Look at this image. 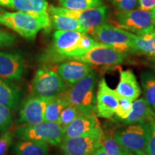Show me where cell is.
I'll list each match as a JSON object with an SVG mask.
<instances>
[{"mask_svg": "<svg viewBox=\"0 0 155 155\" xmlns=\"http://www.w3.org/2000/svg\"><path fill=\"white\" fill-rule=\"evenodd\" d=\"M100 43L86 32L57 30L53 34V45L47 57L53 61L64 58L74 59Z\"/></svg>", "mask_w": 155, "mask_h": 155, "instance_id": "6da1fadb", "label": "cell"}, {"mask_svg": "<svg viewBox=\"0 0 155 155\" xmlns=\"http://www.w3.org/2000/svg\"><path fill=\"white\" fill-rule=\"evenodd\" d=\"M0 25L12 29L23 38L33 39L42 29H50L51 22L50 18H44L25 12L5 11L0 16Z\"/></svg>", "mask_w": 155, "mask_h": 155, "instance_id": "7a4b0ae2", "label": "cell"}, {"mask_svg": "<svg viewBox=\"0 0 155 155\" xmlns=\"http://www.w3.org/2000/svg\"><path fill=\"white\" fill-rule=\"evenodd\" d=\"M97 75L91 71L65 93H61L69 104L74 106L80 114H94L95 105V88Z\"/></svg>", "mask_w": 155, "mask_h": 155, "instance_id": "3957f363", "label": "cell"}, {"mask_svg": "<svg viewBox=\"0 0 155 155\" xmlns=\"http://www.w3.org/2000/svg\"><path fill=\"white\" fill-rule=\"evenodd\" d=\"M64 129L59 124L43 121L36 124H22L15 129L13 134L21 140L42 141L58 145L63 141Z\"/></svg>", "mask_w": 155, "mask_h": 155, "instance_id": "277c9868", "label": "cell"}, {"mask_svg": "<svg viewBox=\"0 0 155 155\" xmlns=\"http://www.w3.org/2000/svg\"><path fill=\"white\" fill-rule=\"evenodd\" d=\"M150 122L130 124L113 134L117 142L131 153L144 151L150 135Z\"/></svg>", "mask_w": 155, "mask_h": 155, "instance_id": "5b68a950", "label": "cell"}, {"mask_svg": "<svg viewBox=\"0 0 155 155\" xmlns=\"http://www.w3.org/2000/svg\"><path fill=\"white\" fill-rule=\"evenodd\" d=\"M91 35L95 40L101 43L108 45L118 51L133 53L132 32L113 25L103 24L94 29Z\"/></svg>", "mask_w": 155, "mask_h": 155, "instance_id": "8992f818", "label": "cell"}, {"mask_svg": "<svg viewBox=\"0 0 155 155\" xmlns=\"http://www.w3.org/2000/svg\"><path fill=\"white\" fill-rule=\"evenodd\" d=\"M66 85L58 72L47 68H39L31 83L32 96L52 97L65 90Z\"/></svg>", "mask_w": 155, "mask_h": 155, "instance_id": "52a82bcc", "label": "cell"}, {"mask_svg": "<svg viewBox=\"0 0 155 155\" xmlns=\"http://www.w3.org/2000/svg\"><path fill=\"white\" fill-rule=\"evenodd\" d=\"M119 28L136 35H144L155 32V24L150 12L133 9L119 12L116 14Z\"/></svg>", "mask_w": 155, "mask_h": 155, "instance_id": "ba28073f", "label": "cell"}, {"mask_svg": "<svg viewBox=\"0 0 155 155\" xmlns=\"http://www.w3.org/2000/svg\"><path fill=\"white\" fill-rule=\"evenodd\" d=\"M103 134L101 129L75 138L63 139L60 147L67 155H94L101 146Z\"/></svg>", "mask_w": 155, "mask_h": 155, "instance_id": "9c48e42d", "label": "cell"}, {"mask_svg": "<svg viewBox=\"0 0 155 155\" xmlns=\"http://www.w3.org/2000/svg\"><path fill=\"white\" fill-rule=\"evenodd\" d=\"M127 54L118 51L108 45L100 43L83 55L74 58L89 65L111 66L123 63Z\"/></svg>", "mask_w": 155, "mask_h": 155, "instance_id": "30bf717a", "label": "cell"}, {"mask_svg": "<svg viewBox=\"0 0 155 155\" xmlns=\"http://www.w3.org/2000/svg\"><path fill=\"white\" fill-rule=\"evenodd\" d=\"M118 104L119 95L108 86L105 79H101L97 91L94 111L100 117L111 119L115 114Z\"/></svg>", "mask_w": 155, "mask_h": 155, "instance_id": "8fae6325", "label": "cell"}, {"mask_svg": "<svg viewBox=\"0 0 155 155\" xmlns=\"http://www.w3.org/2000/svg\"><path fill=\"white\" fill-rule=\"evenodd\" d=\"M56 9L60 12L76 19L82 26L88 30L90 34L97 27L104 24L108 12V7L104 5L83 11L70 10L60 7H56Z\"/></svg>", "mask_w": 155, "mask_h": 155, "instance_id": "7c38bea8", "label": "cell"}, {"mask_svg": "<svg viewBox=\"0 0 155 155\" xmlns=\"http://www.w3.org/2000/svg\"><path fill=\"white\" fill-rule=\"evenodd\" d=\"M25 72V60L20 54L0 52V78L7 81H19Z\"/></svg>", "mask_w": 155, "mask_h": 155, "instance_id": "4fadbf2b", "label": "cell"}, {"mask_svg": "<svg viewBox=\"0 0 155 155\" xmlns=\"http://www.w3.org/2000/svg\"><path fill=\"white\" fill-rule=\"evenodd\" d=\"M49 97L32 96L22 104L19 111V124H36L44 121V114Z\"/></svg>", "mask_w": 155, "mask_h": 155, "instance_id": "5bb4252c", "label": "cell"}, {"mask_svg": "<svg viewBox=\"0 0 155 155\" xmlns=\"http://www.w3.org/2000/svg\"><path fill=\"white\" fill-rule=\"evenodd\" d=\"M64 129L63 139H70L101 130V128L94 114H79L77 117Z\"/></svg>", "mask_w": 155, "mask_h": 155, "instance_id": "9a60e30c", "label": "cell"}, {"mask_svg": "<svg viewBox=\"0 0 155 155\" xmlns=\"http://www.w3.org/2000/svg\"><path fill=\"white\" fill-rule=\"evenodd\" d=\"M93 71L90 65L80 61L65 62L58 65L57 72L66 86L71 87Z\"/></svg>", "mask_w": 155, "mask_h": 155, "instance_id": "2e32d148", "label": "cell"}, {"mask_svg": "<svg viewBox=\"0 0 155 155\" xmlns=\"http://www.w3.org/2000/svg\"><path fill=\"white\" fill-rule=\"evenodd\" d=\"M119 82L115 89L119 96L134 101L141 95V91L134 73L131 70L120 71Z\"/></svg>", "mask_w": 155, "mask_h": 155, "instance_id": "e0dca14e", "label": "cell"}, {"mask_svg": "<svg viewBox=\"0 0 155 155\" xmlns=\"http://www.w3.org/2000/svg\"><path fill=\"white\" fill-rule=\"evenodd\" d=\"M48 14L50 15L51 25H53L55 30L77 31V32L88 33V30L82 26L76 19L60 12L56 9V7L50 6V7H48Z\"/></svg>", "mask_w": 155, "mask_h": 155, "instance_id": "ac0fdd59", "label": "cell"}, {"mask_svg": "<svg viewBox=\"0 0 155 155\" xmlns=\"http://www.w3.org/2000/svg\"><path fill=\"white\" fill-rule=\"evenodd\" d=\"M154 114L152 108L149 105L144 98H137L132 101L131 112L125 119L124 123L130 125L152 121Z\"/></svg>", "mask_w": 155, "mask_h": 155, "instance_id": "d6986e66", "label": "cell"}, {"mask_svg": "<svg viewBox=\"0 0 155 155\" xmlns=\"http://www.w3.org/2000/svg\"><path fill=\"white\" fill-rule=\"evenodd\" d=\"M20 97L19 89L15 84L0 78V104L15 109L19 105Z\"/></svg>", "mask_w": 155, "mask_h": 155, "instance_id": "ffe728a7", "label": "cell"}, {"mask_svg": "<svg viewBox=\"0 0 155 155\" xmlns=\"http://www.w3.org/2000/svg\"><path fill=\"white\" fill-rule=\"evenodd\" d=\"M15 9L44 18H50L46 0H13Z\"/></svg>", "mask_w": 155, "mask_h": 155, "instance_id": "44dd1931", "label": "cell"}, {"mask_svg": "<svg viewBox=\"0 0 155 155\" xmlns=\"http://www.w3.org/2000/svg\"><path fill=\"white\" fill-rule=\"evenodd\" d=\"M132 50L133 53L155 57V32L144 35L134 34Z\"/></svg>", "mask_w": 155, "mask_h": 155, "instance_id": "7402d4cb", "label": "cell"}, {"mask_svg": "<svg viewBox=\"0 0 155 155\" xmlns=\"http://www.w3.org/2000/svg\"><path fill=\"white\" fill-rule=\"evenodd\" d=\"M15 155H48L47 143L32 140H21L15 144Z\"/></svg>", "mask_w": 155, "mask_h": 155, "instance_id": "603a6c76", "label": "cell"}, {"mask_svg": "<svg viewBox=\"0 0 155 155\" xmlns=\"http://www.w3.org/2000/svg\"><path fill=\"white\" fill-rule=\"evenodd\" d=\"M68 105L69 104L61 94L49 97L45 110L44 121L58 124L62 110Z\"/></svg>", "mask_w": 155, "mask_h": 155, "instance_id": "cb8c5ba5", "label": "cell"}, {"mask_svg": "<svg viewBox=\"0 0 155 155\" xmlns=\"http://www.w3.org/2000/svg\"><path fill=\"white\" fill-rule=\"evenodd\" d=\"M141 84L144 98L155 110V71H144L141 73Z\"/></svg>", "mask_w": 155, "mask_h": 155, "instance_id": "d4e9b609", "label": "cell"}, {"mask_svg": "<svg viewBox=\"0 0 155 155\" xmlns=\"http://www.w3.org/2000/svg\"><path fill=\"white\" fill-rule=\"evenodd\" d=\"M62 7L73 11L96 8L104 5V0H59Z\"/></svg>", "mask_w": 155, "mask_h": 155, "instance_id": "484cf974", "label": "cell"}, {"mask_svg": "<svg viewBox=\"0 0 155 155\" xmlns=\"http://www.w3.org/2000/svg\"><path fill=\"white\" fill-rule=\"evenodd\" d=\"M101 147L104 149L106 153L109 155H134L131 153L126 150L121 144L117 142V141L114 138L113 136H105L103 134Z\"/></svg>", "mask_w": 155, "mask_h": 155, "instance_id": "4316f807", "label": "cell"}, {"mask_svg": "<svg viewBox=\"0 0 155 155\" xmlns=\"http://www.w3.org/2000/svg\"><path fill=\"white\" fill-rule=\"evenodd\" d=\"M132 101L130 98L119 96V104L115 111V114L118 118L124 120L127 119L131 112Z\"/></svg>", "mask_w": 155, "mask_h": 155, "instance_id": "83f0119b", "label": "cell"}, {"mask_svg": "<svg viewBox=\"0 0 155 155\" xmlns=\"http://www.w3.org/2000/svg\"><path fill=\"white\" fill-rule=\"evenodd\" d=\"M79 114L80 113L74 106L69 104L62 110L61 115H60L59 123L58 124L65 128L71 122H72Z\"/></svg>", "mask_w": 155, "mask_h": 155, "instance_id": "f1b7e54d", "label": "cell"}, {"mask_svg": "<svg viewBox=\"0 0 155 155\" xmlns=\"http://www.w3.org/2000/svg\"><path fill=\"white\" fill-rule=\"evenodd\" d=\"M13 119L12 109L0 104V132H4L10 127Z\"/></svg>", "mask_w": 155, "mask_h": 155, "instance_id": "f546056e", "label": "cell"}, {"mask_svg": "<svg viewBox=\"0 0 155 155\" xmlns=\"http://www.w3.org/2000/svg\"><path fill=\"white\" fill-rule=\"evenodd\" d=\"M119 12H127L137 9L138 0H108Z\"/></svg>", "mask_w": 155, "mask_h": 155, "instance_id": "4dcf8cb0", "label": "cell"}, {"mask_svg": "<svg viewBox=\"0 0 155 155\" xmlns=\"http://www.w3.org/2000/svg\"><path fill=\"white\" fill-rule=\"evenodd\" d=\"M14 134L10 131L5 132L0 137V155H6L8 152L13 141Z\"/></svg>", "mask_w": 155, "mask_h": 155, "instance_id": "1f68e13d", "label": "cell"}, {"mask_svg": "<svg viewBox=\"0 0 155 155\" xmlns=\"http://www.w3.org/2000/svg\"><path fill=\"white\" fill-rule=\"evenodd\" d=\"M17 38L15 35L0 30V48L9 47L17 42Z\"/></svg>", "mask_w": 155, "mask_h": 155, "instance_id": "d6a6232c", "label": "cell"}, {"mask_svg": "<svg viewBox=\"0 0 155 155\" xmlns=\"http://www.w3.org/2000/svg\"><path fill=\"white\" fill-rule=\"evenodd\" d=\"M150 135L144 152L147 155H155V124L152 121L150 122Z\"/></svg>", "mask_w": 155, "mask_h": 155, "instance_id": "836d02e7", "label": "cell"}, {"mask_svg": "<svg viewBox=\"0 0 155 155\" xmlns=\"http://www.w3.org/2000/svg\"><path fill=\"white\" fill-rule=\"evenodd\" d=\"M139 9L152 12L155 8V0H138Z\"/></svg>", "mask_w": 155, "mask_h": 155, "instance_id": "e575fe53", "label": "cell"}, {"mask_svg": "<svg viewBox=\"0 0 155 155\" xmlns=\"http://www.w3.org/2000/svg\"><path fill=\"white\" fill-rule=\"evenodd\" d=\"M0 6L6 7L9 9H15L13 0H0Z\"/></svg>", "mask_w": 155, "mask_h": 155, "instance_id": "d590c367", "label": "cell"}, {"mask_svg": "<svg viewBox=\"0 0 155 155\" xmlns=\"http://www.w3.org/2000/svg\"><path fill=\"white\" fill-rule=\"evenodd\" d=\"M94 155H109V154H108L107 153H106V151L104 150V149L101 146L99 148H98V150L95 152Z\"/></svg>", "mask_w": 155, "mask_h": 155, "instance_id": "8d00e7d4", "label": "cell"}, {"mask_svg": "<svg viewBox=\"0 0 155 155\" xmlns=\"http://www.w3.org/2000/svg\"><path fill=\"white\" fill-rule=\"evenodd\" d=\"M149 65L155 71V57H150L148 60Z\"/></svg>", "mask_w": 155, "mask_h": 155, "instance_id": "74e56055", "label": "cell"}, {"mask_svg": "<svg viewBox=\"0 0 155 155\" xmlns=\"http://www.w3.org/2000/svg\"><path fill=\"white\" fill-rule=\"evenodd\" d=\"M134 155H147L146 153H145L144 151H141V152H136L134 153Z\"/></svg>", "mask_w": 155, "mask_h": 155, "instance_id": "f35d334b", "label": "cell"}, {"mask_svg": "<svg viewBox=\"0 0 155 155\" xmlns=\"http://www.w3.org/2000/svg\"><path fill=\"white\" fill-rule=\"evenodd\" d=\"M151 14H152V19L153 20H154V22L155 24V8L153 9V10L152 12H150Z\"/></svg>", "mask_w": 155, "mask_h": 155, "instance_id": "ab89813d", "label": "cell"}, {"mask_svg": "<svg viewBox=\"0 0 155 155\" xmlns=\"http://www.w3.org/2000/svg\"><path fill=\"white\" fill-rule=\"evenodd\" d=\"M4 12H5V10H3L2 9H1V8H0V16H1V15L2 14V13Z\"/></svg>", "mask_w": 155, "mask_h": 155, "instance_id": "60d3db41", "label": "cell"}, {"mask_svg": "<svg viewBox=\"0 0 155 155\" xmlns=\"http://www.w3.org/2000/svg\"><path fill=\"white\" fill-rule=\"evenodd\" d=\"M153 121H154V123L155 124V113L154 114V117H153Z\"/></svg>", "mask_w": 155, "mask_h": 155, "instance_id": "b9f144b4", "label": "cell"}, {"mask_svg": "<svg viewBox=\"0 0 155 155\" xmlns=\"http://www.w3.org/2000/svg\"><path fill=\"white\" fill-rule=\"evenodd\" d=\"M57 155H67V154H57Z\"/></svg>", "mask_w": 155, "mask_h": 155, "instance_id": "7bdbcfd3", "label": "cell"}]
</instances>
